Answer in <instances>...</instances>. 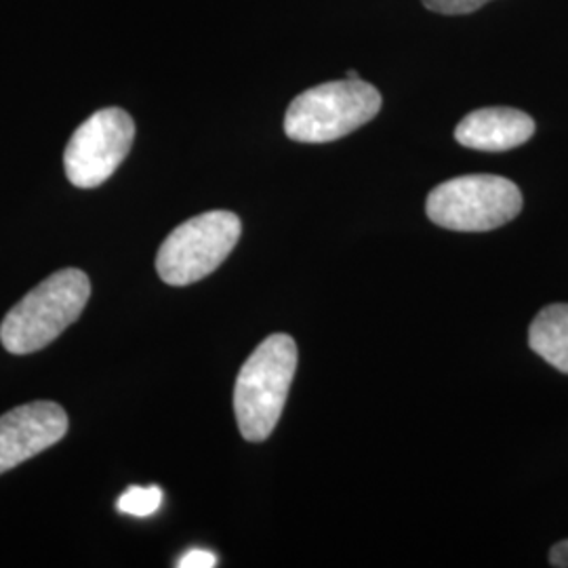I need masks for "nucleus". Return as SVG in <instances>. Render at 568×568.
Here are the masks:
<instances>
[{
  "instance_id": "obj_1",
  "label": "nucleus",
  "mask_w": 568,
  "mask_h": 568,
  "mask_svg": "<svg viewBox=\"0 0 568 568\" xmlns=\"http://www.w3.org/2000/svg\"><path fill=\"white\" fill-rule=\"evenodd\" d=\"M91 295L89 276L65 267L34 286L20 304L13 305L0 325V342L9 354L26 356L55 342L79 321Z\"/></svg>"
},
{
  "instance_id": "obj_2",
  "label": "nucleus",
  "mask_w": 568,
  "mask_h": 568,
  "mask_svg": "<svg viewBox=\"0 0 568 568\" xmlns=\"http://www.w3.org/2000/svg\"><path fill=\"white\" fill-rule=\"evenodd\" d=\"M297 371L291 335H270L244 363L234 387V413L244 440L264 443L278 426Z\"/></svg>"
},
{
  "instance_id": "obj_3",
  "label": "nucleus",
  "mask_w": 568,
  "mask_h": 568,
  "mask_svg": "<svg viewBox=\"0 0 568 568\" xmlns=\"http://www.w3.org/2000/svg\"><path fill=\"white\" fill-rule=\"evenodd\" d=\"M382 110V93L361 79L325 82L297 95L284 116V133L300 143L342 140L373 121Z\"/></svg>"
},
{
  "instance_id": "obj_4",
  "label": "nucleus",
  "mask_w": 568,
  "mask_h": 568,
  "mask_svg": "<svg viewBox=\"0 0 568 568\" xmlns=\"http://www.w3.org/2000/svg\"><path fill=\"white\" fill-rule=\"evenodd\" d=\"M426 211L434 224L453 232H488L520 215L523 192L499 175H464L436 185Z\"/></svg>"
},
{
  "instance_id": "obj_5",
  "label": "nucleus",
  "mask_w": 568,
  "mask_h": 568,
  "mask_svg": "<svg viewBox=\"0 0 568 568\" xmlns=\"http://www.w3.org/2000/svg\"><path fill=\"white\" fill-rule=\"evenodd\" d=\"M243 224L232 211H209L175 227L164 241L156 270L164 283H199L224 264L241 241Z\"/></svg>"
},
{
  "instance_id": "obj_6",
  "label": "nucleus",
  "mask_w": 568,
  "mask_h": 568,
  "mask_svg": "<svg viewBox=\"0 0 568 568\" xmlns=\"http://www.w3.org/2000/svg\"><path fill=\"white\" fill-rule=\"evenodd\" d=\"M135 140V122L121 108H103L82 122L63 152L72 185L91 190L108 182Z\"/></svg>"
},
{
  "instance_id": "obj_7",
  "label": "nucleus",
  "mask_w": 568,
  "mask_h": 568,
  "mask_svg": "<svg viewBox=\"0 0 568 568\" xmlns=\"http://www.w3.org/2000/svg\"><path fill=\"white\" fill-rule=\"evenodd\" d=\"M68 434V415L58 403L21 405L0 417V474L21 466Z\"/></svg>"
},
{
  "instance_id": "obj_8",
  "label": "nucleus",
  "mask_w": 568,
  "mask_h": 568,
  "mask_svg": "<svg viewBox=\"0 0 568 568\" xmlns=\"http://www.w3.org/2000/svg\"><path fill=\"white\" fill-rule=\"evenodd\" d=\"M537 124L516 108H483L467 114L455 129V140L478 152H508L535 135Z\"/></svg>"
},
{
  "instance_id": "obj_9",
  "label": "nucleus",
  "mask_w": 568,
  "mask_h": 568,
  "mask_svg": "<svg viewBox=\"0 0 568 568\" xmlns=\"http://www.w3.org/2000/svg\"><path fill=\"white\" fill-rule=\"evenodd\" d=\"M528 345L548 365L568 375V304L548 305L535 316Z\"/></svg>"
},
{
  "instance_id": "obj_10",
  "label": "nucleus",
  "mask_w": 568,
  "mask_h": 568,
  "mask_svg": "<svg viewBox=\"0 0 568 568\" xmlns=\"http://www.w3.org/2000/svg\"><path fill=\"white\" fill-rule=\"evenodd\" d=\"M163 506V490L159 487H131L126 488L116 501V508L129 516H152L156 509Z\"/></svg>"
},
{
  "instance_id": "obj_11",
  "label": "nucleus",
  "mask_w": 568,
  "mask_h": 568,
  "mask_svg": "<svg viewBox=\"0 0 568 568\" xmlns=\"http://www.w3.org/2000/svg\"><path fill=\"white\" fill-rule=\"evenodd\" d=\"M429 11L440 16H466L485 7L490 0H422Z\"/></svg>"
},
{
  "instance_id": "obj_12",
  "label": "nucleus",
  "mask_w": 568,
  "mask_h": 568,
  "mask_svg": "<svg viewBox=\"0 0 568 568\" xmlns=\"http://www.w3.org/2000/svg\"><path fill=\"white\" fill-rule=\"evenodd\" d=\"M215 565H217L215 554H211L206 549H190L178 562L180 568H213Z\"/></svg>"
},
{
  "instance_id": "obj_13",
  "label": "nucleus",
  "mask_w": 568,
  "mask_h": 568,
  "mask_svg": "<svg viewBox=\"0 0 568 568\" xmlns=\"http://www.w3.org/2000/svg\"><path fill=\"white\" fill-rule=\"evenodd\" d=\"M549 565L556 568H568V539L549 549Z\"/></svg>"
},
{
  "instance_id": "obj_14",
  "label": "nucleus",
  "mask_w": 568,
  "mask_h": 568,
  "mask_svg": "<svg viewBox=\"0 0 568 568\" xmlns=\"http://www.w3.org/2000/svg\"><path fill=\"white\" fill-rule=\"evenodd\" d=\"M345 79H358V74H356V70H347V74H345Z\"/></svg>"
}]
</instances>
